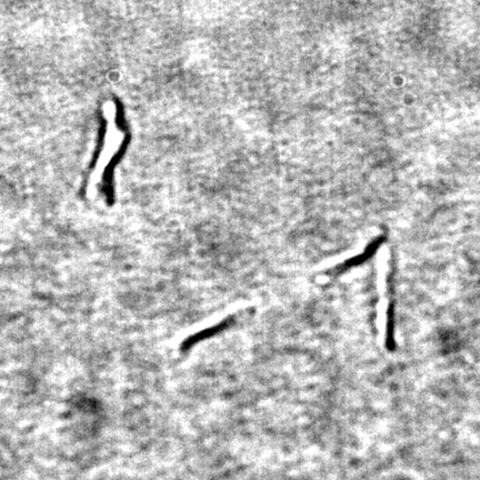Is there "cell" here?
<instances>
[{
  "mask_svg": "<svg viewBox=\"0 0 480 480\" xmlns=\"http://www.w3.org/2000/svg\"><path fill=\"white\" fill-rule=\"evenodd\" d=\"M104 113H105V118L108 120L107 130H106L105 141L102 145L99 158L97 159L94 170L89 177L90 179L88 182V191L91 196H95L98 193L102 179H104L106 167L111 163L113 156L116 155L120 141H122V133L118 129L117 122H115V106L111 102L105 104Z\"/></svg>",
  "mask_w": 480,
  "mask_h": 480,
  "instance_id": "obj_1",
  "label": "cell"
}]
</instances>
